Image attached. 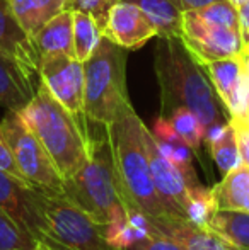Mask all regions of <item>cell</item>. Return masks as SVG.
Listing matches in <instances>:
<instances>
[{"instance_id":"6da1fadb","label":"cell","mask_w":249,"mask_h":250,"mask_svg":"<svg viewBox=\"0 0 249 250\" xmlns=\"http://www.w3.org/2000/svg\"><path fill=\"white\" fill-rule=\"evenodd\" d=\"M154 70L160 89V116L167 118L176 109L186 107L206 129L222 125L220 99L181 38L159 36L154 50Z\"/></svg>"},{"instance_id":"7a4b0ae2","label":"cell","mask_w":249,"mask_h":250,"mask_svg":"<svg viewBox=\"0 0 249 250\" xmlns=\"http://www.w3.org/2000/svg\"><path fill=\"white\" fill-rule=\"evenodd\" d=\"M104 129L128 211L140 213L149 220L166 216L167 211L157 194L150 174L149 151L145 143L147 126L138 118L133 105H126L121 114Z\"/></svg>"},{"instance_id":"3957f363","label":"cell","mask_w":249,"mask_h":250,"mask_svg":"<svg viewBox=\"0 0 249 250\" xmlns=\"http://www.w3.org/2000/svg\"><path fill=\"white\" fill-rule=\"evenodd\" d=\"M65 194L106 228L108 240L116 247L130 223V211L121 194L108 136L92 138L86 164L65 181Z\"/></svg>"},{"instance_id":"277c9868","label":"cell","mask_w":249,"mask_h":250,"mask_svg":"<svg viewBox=\"0 0 249 250\" xmlns=\"http://www.w3.org/2000/svg\"><path fill=\"white\" fill-rule=\"evenodd\" d=\"M19 114L50 153L63 181L72 177L86 164L92 138L82 125L84 119L63 107L43 82L33 101Z\"/></svg>"},{"instance_id":"5b68a950","label":"cell","mask_w":249,"mask_h":250,"mask_svg":"<svg viewBox=\"0 0 249 250\" xmlns=\"http://www.w3.org/2000/svg\"><path fill=\"white\" fill-rule=\"evenodd\" d=\"M84 73L86 119L106 128L132 104L126 89V50L103 38L92 56L84 62Z\"/></svg>"},{"instance_id":"8992f818","label":"cell","mask_w":249,"mask_h":250,"mask_svg":"<svg viewBox=\"0 0 249 250\" xmlns=\"http://www.w3.org/2000/svg\"><path fill=\"white\" fill-rule=\"evenodd\" d=\"M45 220V242L55 250H118L110 244L106 228L65 192L38 189Z\"/></svg>"},{"instance_id":"52a82bcc","label":"cell","mask_w":249,"mask_h":250,"mask_svg":"<svg viewBox=\"0 0 249 250\" xmlns=\"http://www.w3.org/2000/svg\"><path fill=\"white\" fill-rule=\"evenodd\" d=\"M0 133L12 151L24 181L43 191L65 192V181L55 162L19 112H5L0 121Z\"/></svg>"},{"instance_id":"ba28073f","label":"cell","mask_w":249,"mask_h":250,"mask_svg":"<svg viewBox=\"0 0 249 250\" xmlns=\"http://www.w3.org/2000/svg\"><path fill=\"white\" fill-rule=\"evenodd\" d=\"M180 38L198 63L237 56L244 50L239 29L206 22L196 12H184Z\"/></svg>"},{"instance_id":"9c48e42d","label":"cell","mask_w":249,"mask_h":250,"mask_svg":"<svg viewBox=\"0 0 249 250\" xmlns=\"http://www.w3.org/2000/svg\"><path fill=\"white\" fill-rule=\"evenodd\" d=\"M145 143L149 151L150 174L156 191L171 216L188 218L193 191L200 186H193L188 177L159 150L157 140L149 128L145 129Z\"/></svg>"},{"instance_id":"30bf717a","label":"cell","mask_w":249,"mask_h":250,"mask_svg":"<svg viewBox=\"0 0 249 250\" xmlns=\"http://www.w3.org/2000/svg\"><path fill=\"white\" fill-rule=\"evenodd\" d=\"M40 77L43 85L63 107H67L77 118L86 119V114H84V92H86L84 62L68 55L43 56Z\"/></svg>"},{"instance_id":"8fae6325","label":"cell","mask_w":249,"mask_h":250,"mask_svg":"<svg viewBox=\"0 0 249 250\" xmlns=\"http://www.w3.org/2000/svg\"><path fill=\"white\" fill-rule=\"evenodd\" d=\"M0 211L34 240L45 242L46 230L38 203V188L3 170H0Z\"/></svg>"},{"instance_id":"7c38bea8","label":"cell","mask_w":249,"mask_h":250,"mask_svg":"<svg viewBox=\"0 0 249 250\" xmlns=\"http://www.w3.org/2000/svg\"><path fill=\"white\" fill-rule=\"evenodd\" d=\"M230 118H244L249 104V75L241 55L200 63Z\"/></svg>"},{"instance_id":"4fadbf2b","label":"cell","mask_w":249,"mask_h":250,"mask_svg":"<svg viewBox=\"0 0 249 250\" xmlns=\"http://www.w3.org/2000/svg\"><path fill=\"white\" fill-rule=\"evenodd\" d=\"M157 36L159 33L152 21L135 3L121 0L108 14L104 38L126 51L138 50Z\"/></svg>"},{"instance_id":"5bb4252c","label":"cell","mask_w":249,"mask_h":250,"mask_svg":"<svg viewBox=\"0 0 249 250\" xmlns=\"http://www.w3.org/2000/svg\"><path fill=\"white\" fill-rule=\"evenodd\" d=\"M0 55L14 60L31 75L41 79V55L16 21L9 0H0Z\"/></svg>"},{"instance_id":"9a60e30c","label":"cell","mask_w":249,"mask_h":250,"mask_svg":"<svg viewBox=\"0 0 249 250\" xmlns=\"http://www.w3.org/2000/svg\"><path fill=\"white\" fill-rule=\"evenodd\" d=\"M150 221L159 231L183 244L186 250H241L208 225H198L189 218L166 214L159 220Z\"/></svg>"},{"instance_id":"2e32d148","label":"cell","mask_w":249,"mask_h":250,"mask_svg":"<svg viewBox=\"0 0 249 250\" xmlns=\"http://www.w3.org/2000/svg\"><path fill=\"white\" fill-rule=\"evenodd\" d=\"M41 79L31 75L19 63L0 55V107L21 112L36 96Z\"/></svg>"},{"instance_id":"e0dca14e","label":"cell","mask_w":249,"mask_h":250,"mask_svg":"<svg viewBox=\"0 0 249 250\" xmlns=\"http://www.w3.org/2000/svg\"><path fill=\"white\" fill-rule=\"evenodd\" d=\"M68 2L70 0H9L14 17L31 40H34L53 17L70 9Z\"/></svg>"},{"instance_id":"ac0fdd59","label":"cell","mask_w":249,"mask_h":250,"mask_svg":"<svg viewBox=\"0 0 249 250\" xmlns=\"http://www.w3.org/2000/svg\"><path fill=\"white\" fill-rule=\"evenodd\" d=\"M38 53L43 56L68 55L73 51V9H67L50 21L33 40Z\"/></svg>"},{"instance_id":"d6986e66","label":"cell","mask_w":249,"mask_h":250,"mask_svg":"<svg viewBox=\"0 0 249 250\" xmlns=\"http://www.w3.org/2000/svg\"><path fill=\"white\" fill-rule=\"evenodd\" d=\"M205 142L208 143L213 162H215L219 170L224 175L229 174L234 168H237L239 165H243L239 145H237L236 129H234L230 121L222 123V125H215L206 129Z\"/></svg>"},{"instance_id":"ffe728a7","label":"cell","mask_w":249,"mask_h":250,"mask_svg":"<svg viewBox=\"0 0 249 250\" xmlns=\"http://www.w3.org/2000/svg\"><path fill=\"white\" fill-rule=\"evenodd\" d=\"M215 208L249 211V167L239 165L212 189Z\"/></svg>"},{"instance_id":"44dd1931","label":"cell","mask_w":249,"mask_h":250,"mask_svg":"<svg viewBox=\"0 0 249 250\" xmlns=\"http://www.w3.org/2000/svg\"><path fill=\"white\" fill-rule=\"evenodd\" d=\"M125 2L135 3L152 21L159 36H166V38L181 36L184 12L173 0H125Z\"/></svg>"},{"instance_id":"7402d4cb","label":"cell","mask_w":249,"mask_h":250,"mask_svg":"<svg viewBox=\"0 0 249 250\" xmlns=\"http://www.w3.org/2000/svg\"><path fill=\"white\" fill-rule=\"evenodd\" d=\"M206 225L241 250H249V211L215 208Z\"/></svg>"},{"instance_id":"603a6c76","label":"cell","mask_w":249,"mask_h":250,"mask_svg":"<svg viewBox=\"0 0 249 250\" xmlns=\"http://www.w3.org/2000/svg\"><path fill=\"white\" fill-rule=\"evenodd\" d=\"M104 38L101 24L91 14L73 10V51L75 58L86 62L92 56Z\"/></svg>"},{"instance_id":"cb8c5ba5","label":"cell","mask_w":249,"mask_h":250,"mask_svg":"<svg viewBox=\"0 0 249 250\" xmlns=\"http://www.w3.org/2000/svg\"><path fill=\"white\" fill-rule=\"evenodd\" d=\"M167 119H169L171 126L174 128L176 135L180 136L193 151H198L202 143L205 142V135H206L205 125L200 121L198 116L186 107H180L171 112V114L167 116Z\"/></svg>"},{"instance_id":"d4e9b609","label":"cell","mask_w":249,"mask_h":250,"mask_svg":"<svg viewBox=\"0 0 249 250\" xmlns=\"http://www.w3.org/2000/svg\"><path fill=\"white\" fill-rule=\"evenodd\" d=\"M36 245L38 240L0 211V250H33Z\"/></svg>"},{"instance_id":"484cf974","label":"cell","mask_w":249,"mask_h":250,"mask_svg":"<svg viewBox=\"0 0 249 250\" xmlns=\"http://www.w3.org/2000/svg\"><path fill=\"white\" fill-rule=\"evenodd\" d=\"M193 12H196L206 22L219 24V26H226L230 27V29L241 31L239 12H237V7L230 0H220V2L212 3V5L205 7V9L193 10Z\"/></svg>"},{"instance_id":"4316f807","label":"cell","mask_w":249,"mask_h":250,"mask_svg":"<svg viewBox=\"0 0 249 250\" xmlns=\"http://www.w3.org/2000/svg\"><path fill=\"white\" fill-rule=\"evenodd\" d=\"M120 250H186V249H184V245L180 244L176 238L162 233V231H159L154 227L150 233L143 235L138 240L130 244L128 247L120 249Z\"/></svg>"},{"instance_id":"83f0119b","label":"cell","mask_w":249,"mask_h":250,"mask_svg":"<svg viewBox=\"0 0 249 250\" xmlns=\"http://www.w3.org/2000/svg\"><path fill=\"white\" fill-rule=\"evenodd\" d=\"M121 0H70L68 7L73 10H82V12H87L101 24L104 31V26H106L108 21V14L110 10L116 5Z\"/></svg>"},{"instance_id":"f1b7e54d","label":"cell","mask_w":249,"mask_h":250,"mask_svg":"<svg viewBox=\"0 0 249 250\" xmlns=\"http://www.w3.org/2000/svg\"><path fill=\"white\" fill-rule=\"evenodd\" d=\"M234 129H236L237 136V145H239L241 158H243V164L249 167V125L244 118H230Z\"/></svg>"},{"instance_id":"f546056e","label":"cell","mask_w":249,"mask_h":250,"mask_svg":"<svg viewBox=\"0 0 249 250\" xmlns=\"http://www.w3.org/2000/svg\"><path fill=\"white\" fill-rule=\"evenodd\" d=\"M0 170L9 172V174H12V175H16V177L23 179L19 168H17L16 160H14L12 151H10V148H9V145H7L5 140H3L2 133H0Z\"/></svg>"},{"instance_id":"4dcf8cb0","label":"cell","mask_w":249,"mask_h":250,"mask_svg":"<svg viewBox=\"0 0 249 250\" xmlns=\"http://www.w3.org/2000/svg\"><path fill=\"white\" fill-rule=\"evenodd\" d=\"M178 7H180L183 12H193V10H200L205 9V7L212 5L215 2H220V0H173Z\"/></svg>"},{"instance_id":"1f68e13d","label":"cell","mask_w":249,"mask_h":250,"mask_svg":"<svg viewBox=\"0 0 249 250\" xmlns=\"http://www.w3.org/2000/svg\"><path fill=\"white\" fill-rule=\"evenodd\" d=\"M237 12H239L241 33H243V40L246 43V41H249V0L241 7H237Z\"/></svg>"},{"instance_id":"d6a6232c","label":"cell","mask_w":249,"mask_h":250,"mask_svg":"<svg viewBox=\"0 0 249 250\" xmlns=\"http://www.w3.org/2000/svg\"><path fill=\"white\" fill-rule=\"evenodd\" d=\"M241 60H243L244 70H246V73L249 75V53H246V51L241 53Z\"/></svg>"},{"instance_id":"836d02e7","label":"cell","mask_w":249,"mask_h":250,"mask_svg":"<svg viewBox=\"0 0 249 250\" xmlns=\"http://www.w3.org/2000/svg\"><path fill=\"white\" fill-rule=\"evenodd\" d=\"M33 250H55V249L50 247V245H46V244H43V242H38V245Z\"/></svg>"},{"instance_id":"e575fe53","label":"cell","mask_w":249,"mask_h":250,"mask_svg":"<svg viewBox=\"0 0 249 250\" xmlns=\"http://www.w3.org/2000/svg\"><path fill=\"white\" fill-rule=\"evenodd\" d=\"M230 2H232L236 7H241V5H243V3H246L248 0H230Z\"/></svg>"},{"instance_id":"d590c367","label":"cell","mask_w":249,"mask_h":250,"mask_svg":"<svg viewBox=\"0 0 249 250\" xmlns=\"http://www.w3.org/2000/svg\"><path fill=\"white\" fill-rule=\"evenodd\" d=\"M244 119L248 121V125H249V104H248V109H246V116H244Z\"/></svg>"},{"instance_id":"8d00e7d4","label":"cell","mask_w":249,"mask_h":250,"mask_svg":"<svg viewBox=\"0 0 249 250\" xmlns=\"http://www.w3.org/2000/svg\"><path fill=\"white\" fill-rule=\"evenodd\" d=\"M243 51L249 53V41H246V43H244V50H243Z\"/></svg>"}]
</instances>
